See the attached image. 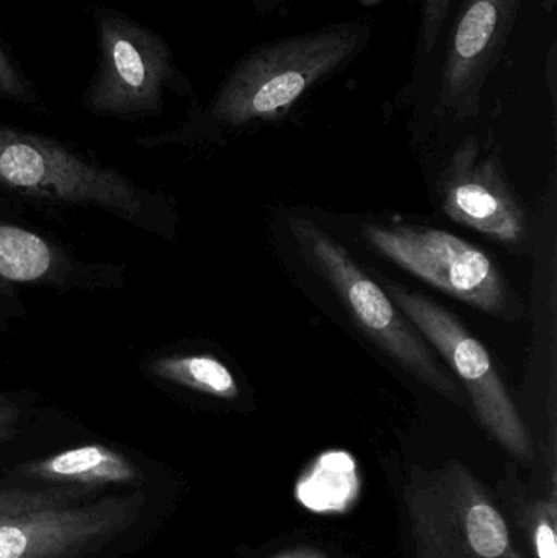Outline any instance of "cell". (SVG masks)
<instances>
[{"mask_svg":"<svg viewBox=\"0 0 557 558\" xmlns=\"http://www.w3.org/2000/svg\"><path fill=\"white\" fill-rule=\"evenodd\" d=\"M140 371L160 389L186 390L219 400L239 397V384L232 371L219 357L189 351H150L141 357Z\"/></svg>","mask_w":557,"mask_h":558,"instance_id":"obj_13","label":"cell"},{"mask_svg":"<svg viewBox=\"0 0 557 558\" xmlns=\"http://www.w3.org/2000/svg\"><path fill=\"white\" fill-rule=\"evenodd\" d=\"M38 396L29 390L0 389V446L22 433L23 423L29 418Z\"/></svg>","mask_w":557,"mask_h":558,"instance_id":"obj_16","label":"cell"},{"mask_svg":"<svg viewBox=\"0 0 557 558\" xmlns=\"http://www.w3.org/2000/svg\"><path fill=\"white\" fill-rule=\"evenodd\" d=\"M94 209L149 235L173 238L169 199L43 134L0 123V205Z\"/></svg>","mask_w":557,"mask_h":558,"instance_id":"obj_2","label":"cell"},{"mask_svg":"<svg viewBox=\"0 0 557 558\" xmlns=\"http://www.w3.org/2000/svg\"><path fill=\"white\" fill-rule=\"evenodd\" d=\"M275 558H326V557L320 556V554L316 553V550L300 549V550H293V553L283 554V556L275 557Z\"/></svg>","mask_w":557,"mask_h":558,"instance_id":"obj_20","label":"cell"},{"mask_svg":"<svg viewBox=\"0 0 557 558\" xmlns=\"http://www.w3.org/2000/svg\"><path fill=\"white\" fill-rule=\"evenodd\" d=\"M441 196L444 211L458 225L507 244H516L525 235V211L499 162L481 154L476 137H468L451 157Z\"/></svg>","mask_w":557,"mask_h":558,"instance_id":"obj_11","label":"cell"},{"mask_svg":"<svg viewBox=\"0 0 557 558\" xmlns=\"http://www.w3.org/2000/svg\"><path fill=\"white\" fill-rule=\"evenodd\" d=\"M0 97L28 104L33 100V90L28 82L22 77L15 65L0 49Z\"/></svg>","mask_w":557,"mask_h":558,"instance_id":"obj_17","label":"cell"},{"mask_svg":"<svg viewBox=\"0 0 557 558\" xmlns=\"http://www.w3.org/2000/svg\"><path fill=\"white\" fill-rule=\"evenodd\" d=\"M419 7L417 39L414 48V72L432 71L445 32L450 23L453 0H411Z\"/></svg>","mask_w":557,"mask_h":558,"instance_id":"obj_15","label":"cell"},{"mask_svg":"<svg viewBox=\"0 0 557 558\" xmlns=\"http://www.w3.org/2000/svg\"><path fill=\"white\" fill-rule=\"evenodd\" d=\"M143 494L92 500L84 488L0 487V558H82L130 530Z\"/></svg>","mask_w":557,"mask_h":558,"instance_id":"obj_3","label":"cell"},{"mask_svg":"<svg viewBox=\"0 0 557 558\" xmlns=\"http://www.w3.org/2000/svg\"><path fill=\"white\" fill-rule=\"evenodd\" d=\"M288 229L301 257L329 282L360 330L415 379L451 402L464 405L463 392L441 366L437 354L388 292L353 260L350 252L311 219L290 216Z\"/></svg>","mask_w":557,"mask_h":558,"instance_id":"obj_4","label":"cell"},{"mask_svg":"<svg viewBox=\"0 0 557 558\" xmlns=\"http://www.w3.org/2000/svg\"><path fill=\"white\" fill-rule=\"evenodd\" d=\"M388 295L453 367L484 428L517 458H530L532 441L525 423L486 347L434 299L395 282H389Z\"/></svg>","mask_w":557,"mask_h":558,"instance_id":"obj_6","label":"cell"},{"mask_svg":"<svg viewBox=\"0 0 557 558\" xmlns=\"http://www.w3.org/2000/svg\"><path fill=\"white\" fill-rule=\"evenodd\" d=\"M525 0H463L445 32L435 113L467 121L480 113L484 87L502 59Z\"/></svg>","mask_w":557,"mask_h":558,"instance_id":"obj_10","label":"cell"},{"mask_svg":"<svg viewBox=\"0 0 557 558\" xmlns=\"http://www.w3.org/2000/svg\"><path fill=\"white\" fill-rule=\"evenodd\" d=\"M372 36L368 19H353L262 43L232 65L195 123L144 140L143 146L185 141L199 130H241L283 120L304 95L362 56Z\"/></svg>","mask_w":557,"mask_h":558,"instance_id":"obj_1","label":"cell"},{"mask_svg":"<svg viewBox=\"0 0 557 558\" xmlns=\"http://www.w3.org/2000/svg\"><path fill=\"white\" fill-rule=\"evenodd\" d=\"M535 549L538 558H557L555 514H542L535 526Z\"/></svg>","mask_w":557,"mask_h":558,"instance_id":"obj_18","label":"cell"},{"mask_svg":"<svg viewBox=\"0 0 557 558\" xmlns=\"http://www.w3.org/2000/svg\"><path fill=\"white\" fill-rule=\"evenodd\" d=\"M97 25L100 65L85 95L88 110L121 120L159 113L164 92L175 77L167 43L113 13H98Z\"/></svg>","mask_w":557,"mask_h":558,"instance_id":"obj_9","label":"cell"},{"mask_svg":"<svg viewBox=\"0 0 557 558\" xmlns=\"http://www.w3.org/2000/svg\"><path fill=\"white\" fill-rule=\"evenodd\" d=\"M363 232L383 257L445 294L487 314L502 315L509 308L502 275L481 248L463 239L412 226H365Z\"/></svg>","mask_w":557,"mask_h":558,"instance_id":"obj_8","label":"cell"},{"mask_svg":"<svg viewBox=\"0 0 557 558\" xmlns=\"http://www.w3.org/2000/svg\"><path fill=\"white\" fill-rule=\"evenodd\" d=\"M405 501L419 558H522L502 514L463 465L415 475Z\"/></svg>","mask_w":557,"mask_h":558,"instance_id":"obj_5","label":"cell"},{"mask_svg":"<svg viewBox=\"0 0 557 558\" xmlns=\"http://www.w3.org/2000/svg\"><path fill=\"white\" fill-rule=\"evenodd\" d=\"M359 2L363 3V5L373 7L378 5V3L382 2V0H359Z\"/></svg>","mask_w":557,"mask_h":558,"instance_id":"obj_21","label":"cell"},{"mask_svg":"<svg viewBox=\"0 0 557 558\" xmlns=\"http://www.w3.org/2000/svg\"><path fill=\"white\" fill-rule=\"evenodd\" d=\"M19 472L48 484L82 488L137 485L144 477L133 459L98 441L72 446L46 458L26 462L20 465Z\"/></svg>","mask_w":557,"mask_h":558,"instance_id":"obj_12","label":"cell"},{"mask_svg":"<svg viewBox=\"0 0 557 558\" xmlns=\"http://www.w3.org/2000/svg\"><path fill=\"white\" fill-rule=\"evenodd\" d=\"M126 265L87 260L74 248L0 215V331L26 317L22 288L95 294L126 288Z\"/></svg>","mask_w":557,"mask_h":558,"instance_id":"obj_7","label":"cell"},{"mask_svg":"<svg viewBox=\"0 0 557 558\" xmlns=\"http://www.w3.org/2000/svg\"><path fill=\"white\" fill-rule=\"evenodd\" d=\"M298 501L313 513H346L360 495L356 465L346 452H327L298 482Z\"/></svg>","mask_w":557,"mask_h":558,"instance_id":"obj_14","label":"cell"},{"mask_svg":"<svg viewBox=\"0 0 557 558\" xmlns=\"http://www.w3.org/2000/svg\"><path fill=\"white\" fill-rule=\"evenodd\" d=\"M249 2H251L252 9L255 10L257 15L270 16L277 10H280L287 3V0H249Z\"/></svg>","mask_w":557,"mask_h":558,"instance_id":"obj_19","label":"cell"}]
</instances>
